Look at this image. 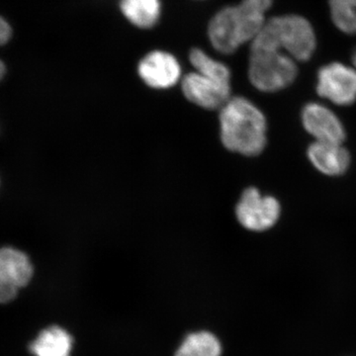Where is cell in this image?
I'll list each match as a JSON object with an SVG mask.
<instances>
[{"instance_id":"obj_10","label":"cell","mask_w":356,"mask_h":356,"mask_svg":"<svg viewBox=\"0 0 356 356\" xmlns=\"http://www.w3.org/2000/svg\"><path fill=\"white\" fill-rule=\"evenodd\" d=\"M302 123L315 142L343 144L346 139V130L339 117L320 103H309L304 107Z\"/></svg>"},{"instance_id":"obj_7","label":"cell","mask_w":356,"mask_h":356,"mask_svg":"<svg viewBox=\"0 0 356 356\" xmlns=\"http://www.w3.org/2000/svg\"><path fill=\"white\" fill-rule=\"evenodd\" d=\"M32 276V264L24 252L13 248H0V303L13 301Z\"/></svg>"},{"instance_id":"obj_13","label":"cell","mask_w":356,"mask_h":356,"mask_svg":"<svg viewBox=\"0 0 356 356\" xmlns=\"http://www.w3.org/2000/svg\"><path fill=\"white\" fill-rule=\"evenodd\" d=\"M120 10L131 24L151 29L161 17V0H120Z\"/></svg>"},{"instance_id":"obj_4","label":"cell","mask_w":356,"mask_h":356,"mask_svg":"<svg viewBox=\"0 0 356 356\" xmlns=\"http://www.w3.org/2000/svg\"><path fill=\"white\" fill-rule=\"evenodd\" d=\"M297 60L281 51L250 49L248 79L257 90L277 92L298 76Z\"/></svg>"},{"instance_id":"obj_9","label":"cell","mask_w":356,"mask_h":356,"mask_svg":"<svg viewBox=\"0 0 356 356\" xmlns=\"http://www.w3.org/2000/svg\"><path fill=\"white\" fill-rule=\"evenodd\" d=\"M138 74L149 88L168 89L181 79V67L172 54L156 50L149 51L140 60Z\"/></svg>"},{"instance_id":"obj_5","label":"cell","mask_w":356,"mask_h":356,"mask_svg":"<svg viewBox=\"0 0 356 356\" xmlns=\"http://www.w3.org/2000/svg\"><path fill=\"white\" fill-rule=\"evenodd\" d=\"M281 206L273 196L262 195L254 187L245 189L236 205V215L243 228L264 232L280 220Z\"/></svg>"},{"instance_id":"obj_12","label":"cell","mask_w":356,"mask_h":356,"mask_svg":"<svg viewBox=\"0 0 356 356\" xmlns=\"http://www.w3.org/2000/svg\"><path fill=\"white\" fill-rule=\"evenodd\" d=\"M72 348V337L60 327L44 330L30 346L35 356H70Z\"/></svg>"},{"instance_id":"obj_18","label":"cell","mask_w":356,"mask_h":356,"mask_svg":"<svg viewBox=\"0 0 356 356\" xmlns=\"http://www.w3.org/2000/svg\"><path fill=\"white\" fill-rule=\"evenodd\" d=\"M259 3H261L262 6L267 7V8L270 9V7L273 6V3L274 0H257Z\"/></svg>"},{"instance_id":"obj_14","label":"cell","mask_w":356,"mask_h":356,"mask_svg":"<svg viewBox=\"0 0 356 356\" xmlns=\"http://www.w3.org/2000/svg\"><path fill=\"white\" fill-rule=\"evenodd\" d=\"M221 344L216 337L207 332H195L185 339L177 356H220Z\"/></svg>"},{"instance_id":"obj_15","label":"cell","mask_w":356,"mask_h":356,"mask_svg":"<svg viewBox=\"0 0 356 356\" xmlns=\"http://www.w3.org/2000/svg\"><path fill=\"white\" fill-rule=\"evenodd\" d=\"M189 62L199 74L231 83V70L220 60L210 57L199 48H193L189 53Z\"/></svg>"},{"instance_id":"obj_6","label":"cell","mask_w":356,"mask_h":356,"mask_svg":"<svg viewBox=\"0 0 356 356\" xmlns=\"http://www.w3.org/2000/svg\"><path fill=\"white\" fill-rule=\"evenodd\" d=\"M318 95L339 106L356 102V69L343 63H331L318 72Z\"/></svg>"},{"instance_id":"obj_17","label":"cell","mask_w":356,"mask_h":356,"mask_svg":"<svg viewBox=\"0 0 356 356\" xmlns=\"http://www.w3.org/2000/svg\"><path fill=\"white\" fill-rule=\"evenodd\" d=\"M10 36V26L3 18L0 17V44H6ZM4 72H6V67H4L3 63L0 60V79L3 76Z\"/></svg>"},{"instance_id":"obj_2","label":"cell","mask_w":356,"mask_h":356,"mask_svg":"<svg viewBox=\"0 0 356 356\" xmlns=\"http://www.w3.org/2000/svg\"><path fill=\"white\" fill-rule=\"evenodd\" d=\"M269 9L257 0H242L220 9L208 24V38L215 50L224 55L235 53L252 43L266 22Z\"/></svg>"},{"instance_id":"obj_1","label":"cell","mask_w":356,"mask_h":356,"mask_svg":"<svg viewBox=\"0 0 356 356\" xmlns=\"http://www.w3.org/2000/svg\"><path fill=\"white\" fill-rule=\"evenodd\" d=\"M222 145L243 156H257L267 142V122L259 107L245 97H231L220 109Z\"/></svg>"},{"instance_id":"obj_16","label":"cell","mask_w":356,"mask_h":356,"mask_svg":"<svg viewBox=\"0 0 356 356\" xmlns=\"http://www.w3.org/2000/svg\"><path fill=\"white\" fill-rule=\"evenodd\" d=\"M332 22L339 31L356 34V0H329Z\"/></svg>"},{"instance_id":"obj_8","label":"cell","mask_w":356,"mask_h":356,"mask_svg":"<svg viewBox=\"0 0 356 356\" xmlns=\"http://www.w3.org/2000/svg\"><path fill=\"white\" fill-rule=\"evenodd\" d=\"M181 88L189 102L205 109H221L231 98V83L197 72L182 77Z\"/></svg>"},{"instance_id":"obj_3","label":"cell","mask_w":356,"mask_h":356,"mask_svg":"<svg viewBox=\"0 0 356 356\" xmlns=\"http://www.w3.org/2000/svg\"><path fill=\"white\" fill-rule=\"evenodd\" d=\"M316 47L317 38L313 26L303 16L295 14L267 19L250 43V49L281 51L297 62L310 60Z\"/></svg>"},{"instance_id":"obj_11","label":"cell","mask_w":356,"mask_h":356,"mask_svg":"<svg viewBox=\"0 0 356 356\" xmlns=\"http://www.w3.org/2000/svg\"><path fill=\"white\" fill-rule=\"evenodd\" d=\"M308 158L316 170L329 177H337L346 172L350 156L341 143L314 142L309 147Z\"/></svg>"},{"instance_id":"obj_19","label":"cell","mask_w":356,"mask_h":356,"mask_svg":"<svg viewBox=\"0 0 356 356\" xmlns=\"http://www.w3.org/2000/svg\"><path fill=\"white\" fill-rule=\"evenodd\" d=\"M353 67H355L356 69V50H355V53H353Z\"/></svg>"}]
</instances>
